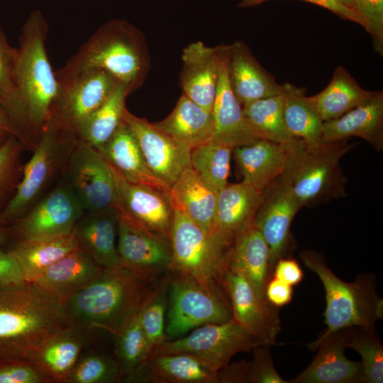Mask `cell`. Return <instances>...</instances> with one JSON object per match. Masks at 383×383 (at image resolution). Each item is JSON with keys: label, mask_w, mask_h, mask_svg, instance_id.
<instances>
[{"label": "cell", "mask_w": 383, "mask_h": 383, "mask_svg": "<svg viewBox=\"0 0 383 383\" xmlns=\"http://www.w3.org/2000/svg\"><path fill=\"white\" fill-rule=\"evenodd\" d=\"M56 78L58 91L46 124L76 135L84 121L111 96L119 83L111 73L99 68Z\"/></svg>", "instance_id": "obj_10"}, {"label": "cell", "mask_w": 383, "mask_h": 383, "mask_svg": "<svg viewBox=\"0 0 383 383\" xmlns=\"http://www.w3.org/2000/svg\"><path fill=\"white\" fill-rule=\"evenodd\" d=\"M250 362L242 360L228 364L217 372L218 383H246Z\"/></svg>", "instance_id": "obj_53"}, {"label": "cell", "mask_w": 383, "mask_h": 383, "mask_svg": "<svg viewBox=\"0 0 383 383\" xmlns=\"http://www.w3.org/2000/svg\"><path fill=\"white\" fill-rule=\"evenodd\" d=\"M375 91L363 89L350 72L338 66L328 86L321 92L306 96L309 105L323 122L336 119L371 99Z\"/></svg>", "instance_id": "obj_33"}, {"label": "cell", "mask_w": 383, "mask_h": 383, "mask_svg": "<svg viewBox=\"0 0 383 383\" xmlns=\"http://www.w3.org/2000/svg\"><path fill=\"white\" fill-rule=\"evenodd\" d=\"M22 270L15 257L7 250L0 249V287L26 282Z\"/></svg>", "instance_id": "obj_49"}, {"label": "cell", "mask_w": 383, "mask_h": 383, "mask_svg": "<svg viewBox=\"0 0 383 383\" xmlns=\"http://www.w3.org/2000/svg\"><path fill=\"white\" fill-rule=\"evenodd\" d=\"M118 211L117 250L121 267L148 282L160 278L170 270V240Z\"/></svg>", "instance_id": "obj_14"}, {"label": "cell", "mask_w": 383, "mask_h": 383, "mask_svg": "<svg viewBox=\"0 0 383 383\" xmlns=\"http://www.w3.org/2000/svg\"><path fill=\"white\" fill-rule=\"evenodd\" d=\"M128 94L126 87L119 82L111 96L81 124L77 138L96 150L103 146L123 121Z\"/></svg>", "instance_id": "obj_37"}, {"label": "cell", "mask_w": 383, "mask_h": 383, "mask_svg": "<svg viewBox=\"0 0 383 383\" xmlns=\"http://www.w3.org/2000/svg\"><path fill=\"white\" fill-rule=\"evenodd\" d=\"M233 150L213 140L191 150L192 168L217 192L228 184Z\"/></svg>", "instance_id": "obj_40"}, {"label": "cell", "mask_w": 383, "mask_h": 383, "mask_svg": "<svg viewBox=\"0 0 383 383\" xmlns=\"http://www.w3.org/2000/svg\"><path fill=\"white\" fill-rule=\"evenodd\" d=\"M360 138L377 151L383 150V92L376 91L364 104L340 117L323 122L319 143Z\"/></svg>", "instance_id": "obj_25"}, {"label": "cell", "mask_w": 383, "mask_h": 383, "mask_svg": "<svg viewBox=\"0 0 383 383\" xmlns=\"http://www.w3.org/2000/svg\"><path fill=\"white\" fill-rule=\"evenodd\" d=\"M63 173L85 211L116 205V186L110 164L96 149L79 138Z\"/></svg>", "instance_id": "obj_13"}, {"label": "cell", "mask_w": 383, "mask_h": 383, "mask_svg": "<svg viewBox=\"0 0 383 383\" xmlns=\"http://www.w3.org/2000/svg\"><path fill=\"white\" fill-rule=\"evenodd\" d=\"M138 310L139 308L114 336V358L120 369L121 380L152 353L140 322Z\"/></svg>", "instance_id": "obj_42"}, {"label": "cell", "mask_w": 383, "mask_h": 383, "mask_svg": "<svg viewBox=\"0 0 383 383\" xmlns=\"http://www.w3.org/2000/svg\"><path fill=\"white\" fill-rule=\"evenodd\" d=\"M227 266L240 272L257 294L267 300L265 289L273 277L269 246L260 231L251 226L233 243Z\"/></svg>", "instance_id": "obj_31"}, {"label": "cell", "mask_w": 383, "mask_h": 383, "mask_svg": "<svg viewBox=\"0 0 383 383\" xmlns=\"http://www.w3.org/2000/svg\"><path fill=\"white\" fill-rule=\"evenodd\" d=\"M0 131L13 135L18 139V131L10 119L0 101Z\"/></svg>", "instance_id": "obj_54"}, {"label": "cell", "mask_w": 383, "mask_h": 383, "mask_svg": "<svg viewBox=\"0 0 383 383\" xmlns=\"http://www.w3.org/2000/svg\"><path fill=\"white\" fill-rule=\"evenodd\" d=\"M264 344L233 318L222 323L206 324L179 338L165 340L152 353H187L218 372L239 353L252 351Z\"/></svg>", "instance_id": "obj_11"}, {"label": "cell", "mask_w": 383, "mask_h": 383, "mask_svg": "<svg viewBox=\"0 0 383 383\" xmlns=\"http://www.w3.org/2000/svg\"><path fill=\"white\" fill-rule=\"evenodd\" d=\"M85 211L65 179L10 227L12 238L34 240L72 233Z\"/></svg>", "instance_id": "obj_12"}, {"label": "cell", "mask_w": 383, "mask_h": 383, "mask_svg": "<svg viewBox=\"0 0 383 383\" xmlns=\"http://www.w3.org/2000/svg\"><path fill=\"white\" fill-rule=\"evenodd\" d=\"M353 146L347 140L316 144L293 140L287 143L281 176L302 207H316L347 195V179L340 161Z\"/></svg>", "instance_id": "obj_4"}, {"label": "cell", "mask_w": 383, "mask_h": 383, "mask_svg": "<svg viewBox=\"0 0 383 383\" xmlns=\"http://www.w3.org/2000/svg\"><path fill=\"white\" fill-rule=\"evenodd\" d=\"M252 360L250 362L248 383H289L276 370L271 356L270 345L262 344L252 350Z\"/></svg>", "instance_id": "obj_46"}, {"label": "cell", "mask_w": 383, "mask_h": 383, "mask_svg": "<svg viewBox=\"0 0 383 383\" xmlns=\"http://www.w3.org/2000/svg\"><path fill=\"white\" fill-rule=\"evenodd\" d=\"M222 285L233 318L264 344L276 345L281 329L278 308L262 299L240 272L228 266Z\"/></svg>", "instance_id": "obj_16"}, {"label": "cell", "mask_w": 383, "mask_h": 383, "mask_svg": "<svg viewBox=\"0 0 383 383\" xmlns=\"http://www.w3.org/2000/svg\"><path fill=\"white\" fill-rule=\"evenodd\" d=\"M118 211L116 206L85 211L74 232L79 248L104 268L121 267L117 250Z\"/></svg>", "instance_id": "obj_23"}, {"label": "cell", "mask_w": 383, "mask_h": 383, "mask_svg": "<svg viewBox=\"0 0 383 383\" xmlns=\"http://www.w3.org/2000/svg\"><path fill=\"white\" fill-rule=\"evenodd\" d=\"M356 11L365 20L374 50L383 55V0H353Z\"/></svg>", "instance_id": "obj_47"}, {"label": "cell", "mask_w": 383, "mask_h": 383, "mask_svg": "<svg viewBox=\"0 0 383 383\" xmlns=\"http://www.w3.org/2000/svg\"><path fill=\"white\" fill-rule=\"evenodd\" d=\"M104 269L78 248L50 265L33 283L63 303L98 278Z\"/></svg>", "instance_id": "obj_27"}, {"label": "cell", "mask_w": 383, "mask_h": 383, "mask_svg": "<svg viewBox=\"0 0 383 383\" xmlns=\"http://www.w3.org/2000/svg\"><path fill=\"white\" fill-rule=\"evenodd\" d=\"M282 94L257 99L244 104L243 113L261 139L287 144L293 140L284 120Z\"/></svg>", "instance_id": "obj_39"}, {"label": "cell", "mask_w": 383, "mask_h": 383, "mask_svg": "<svg viewBox=\"0 0 383 383\" xmlns=\"http://www.w3.org/2000/svg\"><path fill=\"white\" fill-rule=\"evenodd\" d=\"M349 328L318 337L309 343L308 348L317 350V354L311 364L289 383H361V362L350 360L345 355Z\"/></svg>", "instance_id": "obj_19"}, {"label": "cell", "mask_w": 383, "mask_h": 383, "mask_svg": "<svg viewBox=\"0 0 383 383\" xmlns=\"http://www.w3.org/2000/svg\"><path fill=\"white\" fill-rule=\"evenodd\" d=\"M77 139L70 131L45 125L31 158L23 167L13 197L0 211V224L12 225L47 194L48 187L64 172Z\"/></svg>", "instance_id": "obj_8"}, {"label": "cell", "mask_w": 383, "mask_h": 383, "mask_svg": "<svg viewBox=\"0 0 383 383\" xmlns=\"http://www.w3.org/2000/svg\"><path fill=\"white\" fill-rule=\"evenodd\" d=\"M79 248L74 230L57 238L17 240L8 250L18 261L26 282H33L50 265Z\"/></svg>", "instance_id": "obj_36"}, {"label": "cell", "mask_w": 383, "mask_h": 383, "mask_svg": "<svg viewBox=\"0 0 383 383\" xmlns=\"http://www.w3.org/2000/svg\"><path fill=\"white\" fill-rule=\"evenodd\" d=\"M49 379L31 362L0 361V383H48Z\"/></svg>", "instance_id": "obj_48"}, {"label": "cell", "mask_w": 383, "mask_h": 383, "mask_svg": "<svg viewBox=\"0 0 383 383\" xmlns=\"http://www.w3.org/2000/svg\"><path fill=\"white\" fill-rule=\"evenodd\" d=\"M0 32H1V30H0Z\"/></svg>", "instance_id": "obj_59"}, {"label": "cell", "mask_w": 383, "mask_h": 383, "mask_svg": "<svg viewBox=\"0 0 383 383\" xmlns=\"http://www.w3.org/2000/svg\"><path fill=\"white\" fill-rule=\"evenodd\" d=\"M303 277V271L299 265L295 260L291 258L279 259L273 268V277L291 286L301 282Z\"/></svg>", "instance_id": "obj_50"}, {"label": "cell", "mask_w": 383, "mask_h": 383, "mask_svg": "<svg viewBox=\"0 0 383 383\" xmlns=\"http://www.w3.org/2000/svg\"><path fill=\"white\" fill-rule=\"evenodd\" d=\"M262 194L249 184H227L218 192L214 231L231 243L253 226Z\"/></svg>", "instance_id": "obj_26"}, {"label": "cell", "mask_w": 383, "mask_h": 383, "mask_svg": "<svg viewBox=\"0 0 383 383\" xmlns=\"http://www.w3.org/2000/svg\"><path fill=\"white\" fill-rule=\"evenodd\" d=\"M48 31L43 14L33 11L23 26L16 57L19 89L39 138L58 91V82L45 50Z\"/></svg>", "instance_id": "obj_6"}, {"label": "cell", "mask_w": 383, "mask_h": 383, "mask_svg": "<svg viewBox=\"0 0 383 383\" xmlns=\"http://www.w3.org/2000/svg\"><path fill=\"white\" fill-rule=\"evenodd\" d=\"M16 49L0 32V101L15 126L25 149L33 150L39 136L32 124L16 74Z\"/></svg>", "instance_id": "obj_30"}, {"label": "cell", "mask_w": 383, "mask_h": 383, "mask_svg": "<svg viewBox=\"0 0 383 383\" xmlns=\"http://www.w3.org/2000/svg\"><path fill=\"white\" fill-rule=\"evenodd\" d=\"M22 143L9 135L0 145V211L13 197L23 173Z\"/></svg>", "instance_id": "obj_45"}, {"label": "cell", "mask_w": 383, "mask_h": 383, "mask_svg": "<svg viewBox=\"0 0 383 383\" xmlns=\"http://www.w3.org/2000/svg\"><path fill=\"white\" fill-rule=\"evenodd\" d=\"M169 193L174 209L208 233L214 231L218 192L192 167L182 172Z\"/></svg>", "instance_id": "obj_32"}, {"label": "cell", "mask_w": 383, "mask_h": 383, "mask_svg": "<svg viewBox=\"0 0 383 383\" xmlns=\"http://www.w3.org/2000/svg\"><path fill=\"white\" fill-rule=\"evenodd\" d=\"M169 240V272L189 277L209 289L224 290L222 277L232 243L217 232H206L176 209Z\"/></svg>", "instance_id": "obj_7"}, {"label": "cell", "mask_w": 383, "mask_h": 383, "mask_svg": "<svg viewBox=\"0 0 383 383\" xmlns=\"http://www.w3.org/2000/svg\"><path fill=\"white\" fill-rule=\"evenodd\" d=\"M97 150L128 182L163 191L170 190L150 170L135 135L124 121L111 138Z\"/></svg>", "instance_id": "obj_29"}, {"label": "cell", "mask_w": 383, "mask_h": 383, "mask_svg": "<svg viewBox=\"0 0 383 383\" xmlns=\"http://www.w3.org/2000/svg\"><path fill=\"white\" fill-rule=\"evenodd\" d=\"M242 181L262 192L284 170L287 143L259 139L233 150Z\"/></svg>", "instance_id": "obj_28"}, {"label": "cell", "mask_w": 383, "mask_h": 383, "mask_svg": "<svg viewBox=\"0 0 383 383\" xmlns=\"http://www.w3.org/2000/svg\"><path fill=\"white\" fill-rule=\"evenodd\" d=\"M111 167L116 186V208L152 233L169 240L174 216L169 191L131 183Z\"/></svg>", "instance_id": "obj_18"}, {"label": "cell", "mask_w": 383, "mask_h": 383, "mask_svg": "<svg viewBox=\"0 0 383 383\" xmlns=\"http://www.w3.org/2000/svg\"><path fill=\"white\" fill-rule=\"evenodd\" d=\"M348 348L356 350L361 357L363 369L361 383H382L383 345L375 328L350 327Z\"/></svg>", "instance_id": "obj_43"}, {"label": "cell", "mask_w": 383, "mask_h": 383, "mask_svg": "<svg viewBox=\"0 0 383 383\" xmlns=\"http://www.w3.org/2000/svg\"><path fill=\"white\" fill-rule=\"evenodd\" d=\"M169 273L166 340L182 337L206 324L233 318L224 290L209 289L189 277Z\"/></svg>", "instance_id": "obj_9"}, {"label": "cell", "mask_w": 383, "mask_h": 383, "mask_svg": "<svg viewBox=\"0 0 383 383\" xmlns=\"http://www.w3.org/2000/svg\"><path fill=\"white\" fill-rule=\"evenodd\" d=\"M155 125L191 150L211 141L214 135L212 112L184 94L170 114Z\"/></svg>", "instance_id": "obj_34"}, {"label": "cell", "mask_w": 383, "mask_h": 383, "mask_svg": "<svg viewBox=\"0 0 383 383\" xmlns=\"http://www.w3.org/2000/svg\"><path fill=\"white\" fill-rule=\"evenodd\" d=\"M292 292V286L272 277L267 284L265 296L270 304L278 308L291 301Z\"/></svg>", "instance_id": "obj_51"}, {"label": "cell", "mask_w": 383, "mask_h": 383, "mask_svg": "<svg viewBox=\"0 0 383 383\" xmlns=\"http://www.w3.org/2000/svg\"><path fill=\"white\" fill-rule=\"evenodd\" d=\"M227 71L231 90L242 106L257 99L282 94V85L257 62L243 41L228 45Z\"/></svg>", "instance_id": "obj_22"}, {"label": "cell", "mask_w": 383, "mask_h": 383, "mask_svg": "<svg viewBox=\"0 0 383 383\" xmlns=\"http://www.w3.org/2000/svg\"><path fill=\"white\" fill-rule=\"evenodd\" d=\"M227 51L222 60L212 113L214 121L213 141L233 149L261 139L247 121L229 84L227 71Z\"/></svg>", "instance_id": "obj_24"}, {"label": "cell", "mask_w": 383, "mask_h": 383, "mask_svg": "<svg viewBox=\"0 0 383 383\" xmlns=\"http://www.w3.org/2000/svg\"><path fill=\"white\" fill-rule=\"evenodd\" d=\"M71 323L64 304L34 283L0 287V361L32 363Z\"/></svg>", "instance_id": "obj_1"}, {"label": "cell", "mask_w": 383, "mask_h": 383, "mask_svg": "<svg viewBox=\"0 0 383 383\" xmlns=\"http://www.w3.org/2000/svg\"><path fill=\"white\" fill-rule=\"evenodd\" d=\"M9 135V133L0 131V145L6 140Z\"/></svg>", "instance_id": "obj_58"}, {"label": "cell", "mask_w": 383, "mask_h": 383, "mask_svg": "<svg viewBox=\"0 0 383 383\" xmlns=\"http://www.w3.org/2000/svg\"><path fill=\"white\" fill-rule=\"evenodd\" d=\"M150 67L145 38L125 20L102 25L65 64L55 72L57 77L89 68L111 73L130 94L140 87Z\"/></svg>", "instance_id": "obj_3"}, {"label": "cell", "mask_w": 383, "mask_h": 383, "mask_svg": "<svg viewBox=\"0 0 383 383\" xmlns=\"http://www.w3.org/2000/svg\"><path fill=\"white\" fill-rule=\"evenodd\" d=\"M123 121L135 135L151 172L169 188L184 171L192 167L191 149L187 145L127 109Z\"/></svg>", "instance_id": "obj_15"}, {"label": "cell", "mask_w": 383, "mask_h": 383, "mask_svg": "<svg viewBox=\"0 0 383 383\" xmlns=\"http://www.w3.org/2000/svg\"><path fill=\"white\" fill-rule=\"evenodd\" d=\"M11 238L10 227L0 224V249L3 248Z\"/></svg>", "instance_id": "obj_55"}, {"label": "cell", "mask_w": 383, "mask_h": 383, "mask_svg": "<svg viewBox=\"0 0 383 383\" xmlns=\"http://www.w3.org/2000/svg\"><path fill=\"white\" fill-rule=\"evenodd\" d=\"M121 380L114 357L91 353L79 357L64 383H114Z\"/></svg>", "instance_id": "obj_44"}, {"label": "cell", "mask_w": 383, "mask_h": 383, "mask_svg": "<svg viewBox=\"0 0 383 383\" xmlns=\"http://www.w3.org/2000/svg\"><path fill=\"white\" fill-rule=\"evenodd\" d=\"M262 199L255 216L253 226L267 242L270 263L285 257L290 243V227L302 208L280 175L262 192Z\"/></svg>", "instance_id": "obj_17"}, {"label": "cell", "mask_w": 383, "mask_h": 383, "mask_svg": "<svg viewBox=\"0 0 383 383\" xmlns=\"http://www.w3.org/2000/svg\"><path fill=\"white\" fill-rule=\"evenodd\" d=\"M299 257L318 275L325 289L326 329L320 338L348 327L375 328L376 322L383 317V301L377 292L374 274H360L354 282H347L333 272L320 252L304 250Z\"/></svg>", "instance_id": "obj_5"}, {"label": "cell", "mask_w": 383, "mask_h": 383, "mask_svg": "<svg viewBox=\"0 0 383 383\" xmlns=\"http://www.w3.org/2000/svg\"><path fill=\"white\" fill-rule=\"evenodd\" d=\"M338 1H340L343 5L346 6L347 7L356 11L355 6L353 0H338Z\"/></svg>", "instance_id": "obj_57"}, {"label": "cell", "mask_w": 383, "mask_h": 383, "mask_svg": "<svg viewBox=\"0 0 383 383\" xmlns=\"http://www.w3.org/2000/svg\"><path fill=\"white\" fill-rule=\"evenodd\" d=\"M282 87L284 120L290 137L308 144L319 143L323 122L306 102L305 89L289 83Z\"/></svg>", "instance_id": "obj_38"}, {"label": "cell", "mask_w": 383, "mask_h": 383, "mask_svg": "<svg viewBox=\"0 0 383 383\" xmlns=\"http://www.w3.org/2000/svg\"><path fill=\"white\" fill-rule=\"evenodd\" d=\"M169 279L170 273L167 272L150 288L138 310L140 322L152 353L166 340L165 320Z\"/></svg>", "instance_id": "obj_41"}, {"label": "cell", "mask_w": 383, "mask_h": 383, "mask_svg": "<svg viewBox=\"0 0 383 383\" xmlns=\"http://www.w3.org/2000/svg\"><path fill=\"white\" fill-rule=\"evenodd\" d=\"M122 267L102 274L62 304L71 323L80 331H101L115 336L138 310L151 287Z\"/></svg>", "instance_id": "obj_2"}, {"label": "cell", "mask_w": 383, "mask_h": 383, "mask_svg": "<svg viewBox=\"0 0 383 383\" xmlns=\"http://www.w3.org/2000/svg\"><path fill=\"white\" fill-rule=\"evenodd\" d=\"M262 3V0H241L238 4L239 7H248L252 6L259 4Z\"/></svg>", "instance_id": "obj_56"}, {"label": "cell", "mask_w": 383, "mask_h": 383, "mask_svg": "<svg viewBox=\"0 0 383 383\" xmlns=\"http://www.w3.org/2000/svg\"><path fill=\"white\" fill-rule=\"evenodd\" d=\"M122 380L135 383H218L217 372L187 353H152Z\"/></svg>", "instance_id": "obj_21"}, {"label": "cell", "mask_w": 383, "mask_h": 383, "mask_svg": "<svg viewBox=\"0 0 383 383\" xmlns=\"http://www.w3.org/2000/svg\"><path fill=\"white\" fill-rule=\"evenodd\" d=\"M268 0H262L265 2ZM325 8L340 18L353 21L364 27L367 30V26L362 17L355 11L343 5L338 0H303Z\"/></svg>", "instance_id": "obj_52"}, {"label": "cell", "mask_w": 383, "mask_h": 383, "mask_svg": "<svg viewBox=\"0 0 383 383\" xmlns=\"http://www.w3.org/2000/svg\"><path fill=\"white\" fill-rule=\"evenodd\" d=\"M226 45L208 47L190 43L182 53L180 85L183 94L209 111L213 110Z\"/></svg>", "instance_id": "obj_20"}, {"label": "cell", "mask_w": 383, "mask_h": 383, "mask_svg": "<svg viewBox=\"0 0 383 383\" xmlns=\"http://www.w3.org/2000/svg\"><path fill=\"white\" fill-rule=\"evenodd\" d=\"M84 345L82 332L71 323L43 346L32 363L50 382H64L81 356Z\"/></svg>", "instance_id": "obj_35"}]
</instances>
